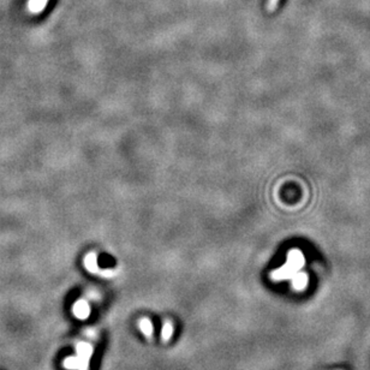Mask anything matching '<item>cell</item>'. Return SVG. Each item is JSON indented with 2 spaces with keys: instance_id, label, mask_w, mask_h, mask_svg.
Here are the masks:
<instances>
[{
  "instance_id": "obj_1",
  "label": "cell",
  "mask_w": 370,
  "mask_h": 370,
  "mask_svg": "<svg viewBox=\"0 0 370 370\" xmlns=\"http://www.w3.org/2000/svg\"><path fill=\"white\" fill-rule=\"evenodd\" d=\"M304 265V258L303 255L301 254V251L298 250H292V251L288 252V261L286 265L284 267L277 269L273 274H272V278H273L276 281L280 279H286V278L292 277L295 274V272L297 271L298 268H301L302 266Z\"/></svg>"
},
{
  "instance_id": "obj_2",
  "label": "cell",
  "mask_w": 370,
  "mask_h": 370,
  "mask_svg": "<svg viewBox=\"0 0 370 370\" xmlns=\"http://www.w3.org/2000/svg\"><path fill=\"white\" fill-rule=\"evenodd\" d=\"M84 266H86V268L88 269L91 273L97 274V276H101L105 278H111L116 276V271H112V269H101L100 267H97L96 255L95 254L87 255L86 260H84Z\"/></svg>"
},
{
  "instance_id": "obj_3",
  "label": "cell",
  "mask_w": 370,
  "mask_h": 370,
  "mask_svg": "<svg viewBox=\"0 0 370 370\" xmlns=\"http://www.w3.org/2000/svg\"><path fill=\"white\" fill-rule=\"evenodd\" d=\"M73 314L80 320H86L91 315V307H89L88 302L83 301V299L76 302L73 306Z\"/></svg>"
},
{
  "instance_id": "obj_4",
  "label": "cell",
  "mask_w": 370,
  "mask_h": 370,
  "mask_svg": "<svg viewBox=\"0 0 370 370\" xmlns=\"http://www.w3.org/2000/svg\"><path fill=\"white\" fill-rule=\"evenodd\" d=\"M92 352H94V349H92V345L88 344V342H80L77 345V356L84 363L88 364V366L91 357L92 356Z\"/></svg>"
},
{
  "instance_id": "obj_5",
  "label": "cell",
  "mask_w": 370,
  "mask_h": 370,
  "mask_svg": "<svg viewBox=\"0 0 370 370\" xmlns=\"http://www.w3.org/2000/svg\"><path fill=\"white\" fill-rule=\"evenodd\" d=\"M64 366L66 369L71 370H88L89 368L88 364L84 363L78 356H73V357L66 358L64 362Z\"/></svg>"
},
{
  "instance_id": "obj_6",
  "label": "cell",
  "mask_w": 370,
  "mask_h": 370,
  "mask_svg": "<svg viewBox=\"0 0 370 370\" xmlns=\"http://www.w3.org/2000/svg\"><path fill=\"white\" fill-rule=\"evenodd\" d=\"M47 2H48V0H29L28 9L31 13L37 15V13L42 12V11L45 10Z\"/></svg>"
},
{
  "instance_id": "obj_7",
  "label": "cell",
  "mask_w": 370,
  "mask_h": 370,
  "mask_svg": "<svg viewBox=\"0 0 370 370\" xmlns=\"http://www.w3.org/2000/svg\"><path fill=\"white\" fill-rule=\"evenodd\" d=\"M138 325H140L141 332H142L147 338H151V337L153 336V332H154L153 323H152V321L149 320L148 317H143V319H141Z\"/></svg>"
},
{
  "instance_id": "obj_8",
  "label": "cell",
  "mask_w": 370,
  "mask_h": 370,
  "mask_svg": "<svg viewBox=\"0 0 370 370\" xmlns=\"http://www.w3.org/2000/svg\"><path fill=\"white\" fill-rule=\"evenodd\" d=\"M172 334H173L172 322H170V321H166V322L164 323V326H162V329H161L162 341H164V342L168 341V340L171 339V337H172Z\"/></svg>"
},
{
  "instance_id": "obj_9",
  "label": "cell",
  "mask_w": 370,
  "mask_h": 370,
  "mask_svg": "<svg viewBox=\"0 0 370 370\" xmlns=\"http://www.w3.org/2000/svg\"><path fill=\"white\" fill-rule=\"evenodd\" d=\"M306 285V276H297L293 281V286L296 288H302Z\"/></svg>"
},
{
  "instance_id": "obj_10",
  "label": "cell",
  "mask_w": 370,
  "mask_h": 370,
  "mask_svg": "<svg viewBox=\"0 0 370 370\" xmlns=\"http://www.w3.org/2000/svg\"><path fill=\"white\" fill-rule=\"evenodd\" d=\"M278 2H279V0H268L267 1V10L268 12H274L278 6Z\"/></svg>"
}]
</instances>
